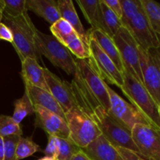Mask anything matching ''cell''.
<instances>
[{"label":"cell","mask_w":160,"mask_h":160,"mask_svg":"<svg viewBox=\"0 0 160 160\" xmlns=\"http://www.w3.org/2000/svg\"><path fill=\"white\" fill-rule=\"evenodd\" d=\"M123 85L121 91L131 104L140 112L147 123L160 131L159 106L144 84L127 70H123Z\"/></svg>","instance_id":"cell-1"},{"label":"cell","mask_w":160,"mask_h":160,"mask_svg":"<svg viewBox=\"0 0 160 160\" xmlns=\"http://www.w3.org/2000/svg\"><path fill=\"white\" fill-rule=\"evenodd\" d=\"M2 23L11 30L13 37V45L19 58L23 61L25 58H34L42 61L35 46V33L37 28L33 23L28 13L17 17H9L3 13Z\"/></svg>","instance_id":"cell-2"},{"label":"cell","mask_w":160,"mask_h":160,"mask_svg":"<svg viewBox=\"0 0 160 160\" xmlns=\"http://www.w3.org/2000/svg\"><path fill=\"white\" fill-rule=\"evenodd\" d=\"M82 112L95 123L102 135L113 146L127 148L140 154L133 141L131 131L111 117L104 108L98 106Z\"/></svg>","instance_id":"cell-3"},{"label":"cell","mask_w":160,"mask_h":160,"mask_svg":"<svg viewBox=\"0 0 160 160\" xmlns=\"http://www.w3.org/2000/svg\"><path fill=\"white\" fill-rule=\"evenodd\" d=\"M35 46L40 56H44L55 67H59L67 74L74 76L77 71L76 61L65 45L54 36L37 30L35 33Z\"/></svg>","instance_id":"cell-4"},{"label":"cell","mask_w":160,"mask_h":160,"mask_svg":"<svg viewBox=\"0 0 160 160\" xmlns=\"http://www.w3.org/2000/svg\"><path fill=\"white\" fill-rule=\"evenodd\" d=\"M65 119L69 128V138L81 149L102 134L95 123L78 107L66 112Z\"/></svg>","instance_id":"cell-5"},{"label":"cell","mask_w":160,"mask_h":160,"mask_svg":"<svg viewBox=\"0 0 160 160\" xmlns=\"http://www.w3.org/2000/svg\"><path fill=\"white\" fill-rule=\"evenodd\" d=\"M142 83L156 104H160V48L148 50L139 47Z\"/></svg>","instance_id":"cell-6"},{"label":"cell","mask_w":160,"mask_h":160,"mask_svg":"<svg viewBox=\"0 0 160 160\" xmlns=\"http://www.w3.org/2000/svg\"><path fill=\"white\" fill-rule=\"evenodd\" d=\"M90 57L88 59L94 71L106 83L121 88L123 85V75L112 59L101 49L98 44L88 38Z\"/></svg>","instance_id":"cell-7"},{"label":"cell","mask_w":160,"mask_h":160,"mask_svg":"<svg viewBox=\"0 0 160 160\" xmlns=\"http://www.w3.org/2000/svg\"><path fill=\"white\" fill-rule=\"evenodd\" d=\"M112 39L119 50L124 70L131 73L142 83L139 60V45L133 36L127 28L123 27L114 35Z\"/></svg>","instance_id":"cell-8"},{"label":"cell","mask_w":160,"mask_h":160,"mask_svg":"<svg viewBox=\"0 0 160 160\" xmlns=\"http://www.w3.org/2000/svg\"><path fill=\"white\" fill-rule=\"evenodd\" d=\"M139 153L148 160H160V131L148 123H138L131 130Z\"/></svg>","instance_id":"cell-9"},{"label":"cell","mask_w":160,"mask_h":160,"mask_svg":"<svg viewBox=\"0 0 160 160\" xmlns=\"http://www.w3.org/2000/svg\"><path fill=\"white\" fill-rule=\"evenodd\" d=\"M109 97V114L123 126L131 131L138 123H148L140 112L131 104L123 99L109 85H106Z\"/></svg>","instance_id":"cell-10"},{"label":"cell","mask_w":160,"mask_h":160,"mask_svg":"<svg viewBox=\"0 0 160 160\" xmlns=\"http://www.w3.org/2000/svg\"><path fill=\"white\" fill-rule=\"evenodd\" d=\"M123 27L128 30L142 49L148 50L152 48H160V38L150 26L143 6Z\"/></svg>","instance_id":"cell-11"},{"label":"cell","mask_w":160,"mask_h":160,"mask_svg":"<svg viewBox=\"0 0 160 160\" xmlns=\"http://www.w3.org/2000/svg\"><path fill=\"white\" fill-rule=\"evenodd\" d=\"M43 70L49 93L60 105L64 112L77 107L70 83L61 80L59 77L45 67H44Z\"/></svg>","instance_id":"cell-12"},{"label":"cell","mask_w":160,"mask_h":160,"mask_svg":"<svg viewBox=\"0 0 160 160\" xmlns=\"http://www.w3.org/2000/svg\"><path fill=\"white\" fill-rule=\"evenodd\" d=\"M35 126L43 129L48 135L69 138V128L64 118L43 107L34 106Z\"/></svg>","instance_id":"cell-13"},{"label":"cell","mask_w":160,"mask_h":160,"mask_svg":"<svg viewBox=\"0 0 160 160\" xmlns=\"http://www.w3.org/2000/svg\"><path fill=\"white\" fill-rule=\"evenodd\" d=\"M81 150L91 160H123L117 148L102 134Z\"/></svg>","instance_id":"cell-14"},{"label":"cell","mask_w":160,"mask_h":160,"mask_svg":"<svg viewBox=\"0 0 160 160\" xmlns=\"http://www.w3.org/2000/svg\"><path fill=\"white\" fill-rule=\"evenodd\" d=\"M44 67L34 58H25L21 61V77L24 84L34 86L49 92L44 75Z\"/></svg>","instance_id":"cell-15"},{"label":"cell","mask_w":160,"mask_h":160,"mask_svg":"<svg viewBox=\"0 0 160 160\" xmlns=\"http://www.w3.org/2000/svg\"><path fill=\"white\" fill-rule=\"evenodd\" d=\"M77 3L81 8L86 20L92 26V29L102 31L112 38L103 20L100 0H78Z\"/></svg>","instance_id":"cell-16"},{"label":"cell","mask_w":160,"mask_h":160,"mask_svg":"<svg viewBox=\"0 0 160 160\" xmlns=\"http://www.w3.org/2000/svg\"><path fill=\"white\" fill-rule=\"evenodd\" d=\"M24 90L28 92L30 99L34 106H42L44 109L65 119V112L63 109L49 92L34 86L28 84H24Z\"/></svg>","instance_id":"cell-17"},{"label":"cell","mask_w":160,"mask_h":160,"mask_svg":"<svg viewBox=\"0 0 160 160\" xmlns=\"http://www.w3.org/2000/svg\"><path fill=\"white\" fill-rule=\"evenodd\" d=\"M27 9L46 20L50 24L61 19L56 0H26Z\"/></svg>","instance_id":"cell-18"},{"label":"cell","mask_w":160,"mask_h":160,"mask_svg":"<svg viewBox=\"0 0 160 160\" xmlns=\"http://www.w3.org/2000/svg\"><path fill=\"white\" fill-rule=\"evenodd\" d=\"M87 32L88 38H92L98 44L101 49L112 59L118 70L123 73L124 70V67H123V64L119 50L115 42H113V39L98 30H94L91 28Z\"/></svg>","instance_id":"cell-19"},{"label":"cell","mask_w":160,"mask_h":160,"mask_svg":"<svg viewBox=\"0 0 160 160\" xmlns=\"http://www.w3.org/2000/svg\"><path fill=\"white\" fill-rule=\"evenodd\" d=\"M57 2L61 18L67 20L71 25L75 32L82 39L83 42L86 45H88V32L85 31L81 20H80L76 9L73 6V1H71V0H59Z\"/></svg>","instance_id":"cell-20"},{"label":"cell","mask_w":160,"mask_h":160,"mask_svg":"<svg viewBox=\"0 0 160 160\" xmlns=\"http://www.w3.org/2000/svg\"><path fill=\"white\" fill-rule=\"evenodd\" d=\"M62 45H65L70 53L74 55L78 59H88L90 57L88 45L83 42L75 31L65 39Z\"/></svg>","instance_id":"cell-21"},{"label":"cell","mask_w":160,"mask_h":160,"mask_svg":"<svg viewBox=\"0 0 160 160\" xmlns=\"http://www.w3.org/2000/svg\"><path fill=\"white\" fill-rule=\"evenodd\" d=\"M33 113H34V106L31 102L28 92L24 90L23 96L14 102V111L12 118L16 123L20 124L23 119Z\"/></svg>","instance_id":"cell-22"},{"label":"cell","mask_w":160,"mask_h":160,"mask_svg":"<svg viewBox=\"0 0 160 160\" xmlns=\"http://www.w3.org/2000/svg\"><path fill=\"white\" fill-rule=\"evenodd\" d=\"M153 31L160 38V3L153 0H141Z\"/></svg>","instance_id":"cell-23"},{"label":"cell","mask_w":160,"mask_h":160,"mask_svg":"<svg viewBox=\"0 0 160 160\" xmlns=\"http://www.w3.org/2000/svg\"><path fill=\"white\" fill-rule=\"evenodd\" d=\"M42 148L38 144H36L31 138L20 137L16 149V159L21 160L25 158L33 156L34 153L42 152Z\"/></svg>","instance_id":"cell-24"},{"label":"cell","mask_w":160,"mask_h":160,"mask_svg":"<svg viewBox=\"0 0 160 160\" xmlns=\"http://www.w3.org/2000/svg\"><path fill=\"white\" fill-rule=\"evenodd\" d=\"M100 6H101L102 12L103 20L106 28L110 32L112 38L114 35L118 32L119 30L123 28V23L121 19L117 17L107 6L104 3L102 0H100Z\"/></svg>","instance_id":"cell-25"},{"label":"cell","mask_w":160,"mask_h":160,"mask_svg":"<svg viewBox=\"0 0 160 160\" xmlns=\"http://www.w3.org/2000/svg\"><path fill=\"white\" fill-rule=\"evenodd\" d=\"M81 148L70 138H58V154L56 160H70Z\"/></svg>","instance_id":"cell-26"},{"label":"cell","mask_w":160,"mask_h":160,"mask_svg":"<svg viewBox=\"0 0 160 160\" xmlns=\"http://www.w3.org/2000/svg\"><path fill=\"white\" fill-rule=\"evenodd\" d=\"M17 135L21 137L23 131L20 124L16 123L12 117L0 115V136L2 138Z\"/></svg>","instance_id":"cell-27"},{"label":"cell","mask_w":160,"mask_h":160,"mask_svg":"<svg viewBox=\"0 0 160 160\" xmlns=\"http://www.w3.org/2000/svg\"><path fill=\"white\" fill-rule=\"evenodd\" d=\"M122 8L121 21L123 26L128 23L141 9L142 4L141 0H120Z\"/></svg>","instance_id":"cell-28"},{"label":"cell","mask_w":160,"mask_h":160,"mask_svg":"<svg viewBox=\"0 0 160 160\" xmlns=\"http://www.w3.org/2000/svg\"><path fill=\"white\" fill-rule=\"evenodd\" d=\"M50 31L52 36H54L62 44L67 37L75 31L71 25L62 18L59 19L52 24L50 27Z\"/></svg>","instance_id":"cell-29"},{"label":"cell","mask_w":160,"mask_h":160,"mask_svg":"<svg viewBox=\"0 0 160 160\" xmlns=\"http://www.w3.org/2000/svg\"><path fill=\"white\" fill-rule=\"evenodd\" d=\"M3 13L9 17H17L28 13L26 0H2Z\"/></svg>","instance_id":"cell-30"},{"label":"cell","mask_w":160,"mask_h":160,"mask_svg":"<svg viewBox=\"0 0 160 160\" xmlns=\"http://www.w3.org/2000/svg\"><path fill=\"white\" fill-rule=\"evenodd\" d=\"M20 136L12 135L3 138L4 141V158L3 160L16 159V149Z\"/></svg>","instance_id":"cell-31"},{"label":"cell","mask_w":160,"mask_h":160,"mask_svg":"<svg viewBox=\"0 0 160 160\" xmlns=\"http://www.w3.org/2000/svg\"><path fill=\"white\" fill-rule=\"evenodd\" d=\"M42 152L45 156L56 159L58 154V138L56 136L48 135V144Z\"/></svg>","instance_id":"cell-32"},{"label":"cell","mask_w":160,"mask_h":160,"mask_svg":"<svg viewBox=\"0 0 160 160\" xmlns=\"http://www.w3.org/2000/svg\"><path fill=\"white\" fill-rule=\"evenodd\" d=\"M117 149L123 160H148L145 157L142 156V155L138 154L134 151H131V150L123 148H117Z\"/></svg>","instance_id":"cell-33"},{"label":"cell","mask_w":160,"mask_h":160,"mask_svg":"<svg viewBox=\"0 0 160 160\" xmlns=\"http://www.w3.org/2000/svg\"><path fill=\"white\" fill-rule=\"evenodd\" d=\"M102 1L117 17L121 19L122 8L120 0H102Z\"/></svg>","instance_id":"cell-34"},{"label":"cell","mask_w":160,"mask_h":160,"mask_svg":"<svg viewBox=\"0 0 160 160\" xmlns=\"http://www.w3.org/2000/svg\"><path fill=\"white\" fill-rule=\"evenodd\" d=\"M0 39L12 43L13 37L11 30L5 23H0Z\"/></svg>","instance_id":"cell-35"},{"label":"cell","mask_w":160,"mask_h":160,"mask_svg":"<svg viewBox=\"0 0 160 160\" xmlns=\"http://www.w3.org/2000/svg\"><path fill=\"white\" fill-rule=\"evenodd\" d=\"M70 160H91V159H89V158L86 156L85 153L81 149L78 153H76V154L71 158V159Z\"/></svg>","instance_id":"cell-36"},{"label":"cell","mask_w":160,"mask_h":160,"mask_svg":"<svg viewBox=\"0 0 160 160\" xmlns=\"http://www.w3.org/2000/svg\"><path fill=\"white\" fill-rule=\"evenodd\" d=\"M4 158V141L3 138L0 136V160H3Z\"/></svg>","instance_id":"cell-37"},{"label":"cell","mask_w":160,"mask_h":160,"mask_svg":"<svg viewBox=\"0 0 160 160\" xmlns=\"http://www.w3.org/2000/svg\"><path fill=\"white\" fill-rule=\"evenodd\" d=\"M3 17V2L2 0H0V23H2Z\"/></svg>","instance_id":"cell-38"},{"label":"cell","mask_w":160,"mask_h":160,"mask_svg":"<svg viewBox=\"0 0 160 160\" xmlns=\"http://www.w3.org/2000/svg\"><path fill=\"white\" fill-rule=\"evenodd\" d=\"M38 160H55V159H53V158L48 157V156H44V157L41 158V159H39Z\"/></svg>","instance_id":"cell-39"},{"label":"cell","mask_w":160,"mask_h":160,"mask_svg":"<svg viewBox=\"0 0 160 160\" xmlns=\"http://www.w3.org/2000/svg\"><path fill=\"white\" fill-rule=\"evenodd\" d=\"M159 115H160V104L159 105Z\"/></svg>","instance_id":"cell-40"},{"label":"cell","mask_w":160,"mask_h":160,"mask_svg":"<svg viewBox=\"0 0 160 160\" xmlns=\"http://www.w3.org/2000/svg\"><path fill=\"white\" fill-rule=\"evenodd\" d=\"M55 160H56V159H55Z\"/></svg>","instance_id":"cell-41"}]
</instances>
